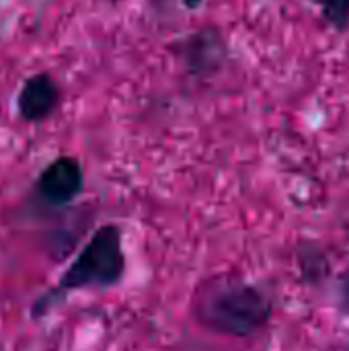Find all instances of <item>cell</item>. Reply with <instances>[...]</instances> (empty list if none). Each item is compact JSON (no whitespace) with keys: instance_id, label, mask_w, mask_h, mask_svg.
Masks as SVG:
<instances>
[{"instance_id":"9c48e42d","label":"cell","mask_w":349,"mask_h":351,"mask_svg":"<svg viewBox=\"0 0 349 351\" xmlns=\"http://www.w3.org/2000/svg\"><path fill=\"white\" fill-rule=\"evenodd\" d=\"M348 351H349V350H348Z\"/></svg>"},{"instance_id":"3957f363","label":"cell","mask_w":349,"mask_h":351,"mask_svg":"<svg viewBox=\"0 0 349 351\" xmlns=\"http://www.w3.org/2000/svg\"><path fill=\"white\" fill-rule=\"evenodd\" d=\"M35 189L49 206L72 204L84 189V173L80 162L72 156L56 158L41 171Z\"/></svg>"},{"instance_id":"277c9868","label":"cell","mask_w":349,"mask_h":351,"mask_svg":"<svg viewBox=\"0 0 349 351\" xmlns=\"http://www.w3.org/2000/svg\"><path fill=\"white\" fill-rule=\"evenodd\" d=\"M58 101V90L53 82L45 76H37L27 82V86L21 93V113L29 121H39L51 113Z\"/></svg>"},{"instance_id":"52a82bcc","label":"cell","mask_w":349,"mask_h":351,"mask_svg":"<svg viewBox=\"0 0 349 351\" xmlns=\"http://www.w3.org/2000/svg\"><path fill=\"white\" fill-rule=\"evenodd\" d=\"M189 8H195V6H200L202 4V0H183Z\"/></svg>"},{"instance_id":"6da1fadb","label":"cell","mask_w":349,"mask_h":351,"mask_svg":"<svg viewBox=\"0 0 349 351\" xmlns=\"http://www.w3.org/2000/svg\"><path fill=\"white\" fill-rule=\"evenodd\" d=\"M123 274L125 253L121 228L117 224H103L88 237L58 282L35 298L31 317L43 319L74 292L113 288L121 282Z\"/></svg>"},{"instance_id":"7a4b0ae2","label":"cell","mask_w":349,"mask_h":351,"mask_svg":"<svg viewBox=\"0 0 349 351\" xmlns=\"http://www.w3.org/2000/svg\"><path fill=\"white\" fill-rule=\"evenodd\" d=\"M191 313L212 333L226 337H251L274 317L272 296L243 280H214L197 288Z\"/></svg>"},{"instance_id":"5b68a950","label":"cell","mask_w":349,"mask_h":351,"mask_svg":"<svg viewBox=\"0 0 349 351\" xmlns=\"http://www.w3.org/2000/svg\"><path fill=\"white\" fill-rule=\"evenodd\" d=\"M323 8V14L337 29H346L349 25V0H313Z\"/></svg>"},{"instance_id":"8992f818","label":"cell","mask_w":349,"mask_h":351,"mask_svg":"<svg viewBox=\"0 0 349 351\" xmlns=\"http://www.w3.org/2000/svg\"><path fill=\"white\" fill-rule=\"evenodd\" d=\"M344 302L348 304V311H349V278H348V284L344 286Z\"/></svg>"},{"instance_id":"ba28073f","label":"cell","mask_w":349,"mask_h":351,"mask_svg":"<svg viewBox=\"0 0 349 351\" xmlns=\"http://www.w3.org/2000/svg\"><path fill=\"white\" fill-rule=\"evenodd\" d=\"M0 351H2V346H0Z\"/></svg>"}]
</instances>
